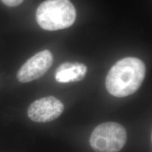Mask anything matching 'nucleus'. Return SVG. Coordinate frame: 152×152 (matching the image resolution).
<instances>
[{"label":"nucleus","mask_w":152,"mask_h":152,"mask_svg":"<svg viewBox=\"0 0 152 152\" xmlns=\"http://www.w3.org/2000/svg\"><path fill=\"white\" fill-rule=\"evenodd\" d=\"M145 64L140 58L125 57L115 63L106 78V88L111 95L125 97L139 90L145 77Z\"/></svg>","instance_id":"f257e3e1"},{"label":"nucleus","mask_w":152,"mask_h":152,"mask_svg":"<svg viewBox=\"0 0 152 152\" xmlns=\"http://www.w3.org/2000/svg\"><path fill=\"white\" fill-rule=\"evenodd\" d=\"M75 19V8L69 0H46L36 11L38 25L49 31L71 27Z\"/></svg>","instance_id":"f03ea898"},{"label":"nucleus","mask_w":152,"mask_h":152,"mask_svg":"<svg viewBox=\"0 0 152 152\" xmlns=\"http://www.w3.org/2000/svg\"><path fill=\"white\" fill-rule=\"evenodd\" d=\"M127 140L126 130L122 125L107 122L94 128L90 143L96 152H118L125 145Z\"/></svg>","instance_id":"7ed1b4c3"},{"label":"nucleus","mask_w":152,"mask_h":152,"mask_svg":"<svg viewBox=\"0 0 152 152\" xmlns=\"http://www.w3.org/2000/svg\"><path fill=\"white\" fill-rule=\"evenodd\" d=\"M53 55L49 50H43L29 58L17 73L20 83H28L37 80L46 73L53 64Z\"/></svg>","instance_id":"20e7f679"},{"label":"nucleus","mask_w":152,"mask_h":152,"mask_svg":"<svg viewBox=\"0 0 152 152\" xmlns=\"http://www.w3.org/2000/svg\"><path fill=\"white\" fill-rule=\"evenodd\" d=\"M64 105L54 96H46L35 101L28 109V115L37 123L51 122L61 115Z\"/></svg>","instance_id":"39448f33"},{"label":"nucleus","mask_w":152,"mask_h":152,"mask_svg":"<svg viewBox=\"0 0 152 152\" xmlns=\"http://www.w3.org/2000/svg\"><path fill=\"white\" fill-rule=\"evenodd\" d=\"M87 68L81 63L65 62L57 68L55 73V80L60 83L78 82L86 75Z\"/></svg>","instance_id":"423d86ee"},{"label":"nucleus","mask_w":152,"mask_h":152,"mask_svg":"<svg viewBox=\"0 0 152 152\" xmlns=\"http://www.w3.org/2000/svg\"><path fill=\"white\" fill-rule=\"evenodd\" d=\"M5 5L8 7H16L20 5L24 0H1Z\"/></svg>","instance_id":"0eeeda50"}]
</instances>
